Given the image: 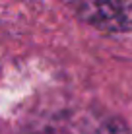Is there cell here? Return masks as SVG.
Returning <instances> with one entry per match:
<instances>
[{
	"instance_id": "obj_1",
	"label": "cell",
	"mask_w": 132,
	"mask_h": 134,
	"mask_svg": "<svg viewBox=\"0 0 132 134\" xmlns=\"http://www.w3.org/2000/svg\"><path fill=\"white\" fill-rule=\"evenodd\" d=\"M84 24L107 33L132 31V0H68Z\"/></svg>"
},
{
	"instance_id": "obj_2",
	"label": "cell",
	"mask_w": 132,
	"mask_h": 134,
	"mask_svg": "<svg viewBox=\"0 0 132 134\" xmlns=\"http://www.w3.org/2000/svg\"><path fill=\"white\" fill-rule=\"evenodd\" d=\"M85 134H132V132L122 119L113 117V119H105L99 124H95L91 130H88Z\"/></svg>"
}]
</instances>
